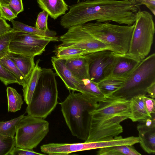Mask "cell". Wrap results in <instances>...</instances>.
I'll return each mask as SVG.
<instances>
[{
	"label": "cell",
	"instance_id": "cell-1",
	"mask_svg": "<svg viewBox=\"0 0 155 155\" xmlns=\"http://www.w3.org/2000/svg\"><path fill=\"white\" fill-rule=\"evenodd\" d=\"M140 7L131 0H85L70 6L60 24L68 29L93 21L132 25Z\"/></svg>",
	"mask_w": 155,
	"mask_h": 155
},
{
	"label": "cell",
	"instance_id": "cell-2",
	"mask_svg": "<svg viewBox=\"0 0 155 155\" xmlns=\"http://www.w3.org/2000/svg\"><path fill=\"white\" fill-rule=\"evenodd\" d=\"M131 116L130 101L113 96H105L91 113L88 135L85 142L111 139L123 131L120 123Z\"/></svg>",
	"mask_w": 155,
	"mask_h": 155
},
{
	"label": "cell",
	"instance_id": "cell-3",
	"mask_svg": "<svg viewBox=\"0 0 155 155\" xmlns=\"http://www.w3.org/2000/svg\"><path fill=\"white\" fill-rule=\"evenodd\" d=\"M70 92L60 103L65 123L71 134L85 141L89 130L91 113L97 107L95 102L81 93Z\"/></svg>",
	"mask_w": 155,
	"mask_h": 155
},
{
	"label": "cell",
	"instance_id": "cell-4",
	"mask_svg": "<svg viewBox=\"0 0 155 155\" xmlns=\"http://www.w3.org/2000/svg\"><path fill=\"white\" fill-rule=\"evenodd\" d=\"M56 74L52 69L42 68L31 100L27 105V115L45 119L58 103Z\"/></svg>",
	"mask_w": 155,
	"mask_h": 155
},
{
	"label": "cell",
	"instance_id": "cell-5",
	"mask_svg": "<svg viewBox=\"0 0 155 155\" xmlns=\"http://www.w3.org/2000/svg\"><path fill=\"white\" fill-rule=\"evenodd\" d=\"M94 38L110 45L114 52H128L135 23L132 25H120L109 22H87L80 25Z\"/></svg>",
	"mask_w": 155,
	"mask_h": 155
},
{
	"label": "cell",
	"instance_id": "cell-6",
	"mask_svg": "<svg viewBox=\"0 0 155 155\" xmlns=\"http://www.w3.org/2000/svg\"><path fill=\"white\" fill-rule=\"evenodd\" d=\"M155 82V54L142 60L124 82L121 87L111 94L130 100L134 97L145 95L147 87Z\"/></svg>",
	"mask_w": 155,
	"mask_h": 155
},
{
	"label": "cell",
	"instance_id": "cell-7",
	"mask_svg": "<svg viewBox=\"0 0 155 155\" xmlns=\"http://www.w3.org/2000/svg\"><path fill=\"white\" fill-rule=\"evenodd\" d=\"M134 23L127 53L142 60L150 51L155 31L154 23L151 14L140 8Z\"/></svg>",
	"mask_w": 155,
	"mask_h": 155
},
{
	"label": "cell",
	"instance_id": "cell-8",
	"mask_svg": "<svg viewBox=\"0 0 155 155\" xmlns=\"http://www.w3.org/2000/svg\"><path fill=\"white\" fill-rule=\"evenodd\" d=\"M49 131V123L45 119L28 115L25 116L17 127L15 147L33 150Z\"/></svg>",
	"mask_w": 155,
	"mask_h": 155
},
{
	"label": "cell",
	"instance_id": "cell-9",
	"mask_svg": "<svg viewBox=\"0 0 155 155\" xmlns=\"http://www.w3.org/2000/svg\"><path fill=\"white\" fill-rule=\"evenodd\" d=\"M59 41L55 37H44L14 30L10 42V52L35 57L41 55L51 41Z\"/></svg>",
	"mask_w": 155,
	"mask_h": 155
},
{
	"label": "cell",
	"instance_id": "cell-10",
	"mask_svg": "<svg viewBox=\"0 0 155 155\" xmlns=\"http://www.w3.org/2000/svg\"><path fill=\"white\" fill-rule=\"evenodd\" d=\"M58 39L62 42L60 44L61 45L84 50L89 53L103 50L114 52L110 45L94 38L80 25L69 28L65 34L58 38Z\"/></svg>",
	"mask_w": 155,
	"mask_h": 155
},
{
	"label": "cell",
	"instance_id": "cell-11",
	"mask_svg": "<svg viewBox=\"0 0 155 155\" xmlns=\"http://www.w3.org/2000/svg\"><path fill=\"white\" fill-rule=\"evenodd\" d=\"M88 67L89 78L98 83L110 76L114 61V52L103 50L84 55Z\"/></svg>",
	"mask_w": 155,
	"mask_h": 155
},
{
	"label": "cell",
	"instance_id": "cell-12",
	"mask_svg": "<svg viewBox=\"0 0 155 155\" xmlns=\"http://www.w3.org/2000/svg\"><path fill=\"white\" fill-rule=\"evenodd\" d=\"M114 64L110 74L107 79L124 81L142 60L128 53L114 52Z\"/></svg>",
	"mask_w": 155,
	"mask_h": 155
},
{
	"label": "cell",
	"instance_id": "cell-13",
	"mask_svg": "<svg viewBox=\"0 0 155 155\" xmlns=\"http://www.w3.org/2000/svg\"><path fill=\"white\" fill-rule=\"evenodd\" d=\"M40 150L45 154L66 155L91 149L89 142H84L74 143H50L42 145Z\"/></svg>",
	"mask_w": 155,
	"mask_h": 155
},
{
	"label": "cell",
	"instance_id": "cell-14",
	"mask_svg": "<svg viewBox=\"0 0 155 155\" xmlns=\"http://www.w3.org/2000/svg\"><path fill=\"white\" fill-rule=\"evenodd\" d=\"M51 61L56 74L61 79L67 89L77 91V86L80 81L75 77L66 66L65 60L58 58L55 56L51 57Z\"/></svg>",
	"mask_w": 155,
	"mask_h": 155
},
{
	"label": "cell",
	"instance_id": "cell-15",
	"mask_svg": "<svg viewBox=\"0 0 155 155\" xmlns=\"http://www.w3.org/2000/svg\"><path fill=\"white\" fill-rule=\"evenodd\" d=\"M140 145L143 149L149 154L155 153V124L150 126L144 123L139 124L137 127Z\"/></svg>",
	"mask_w": 155,
	"mask_h": 155
},
{
	"label": "cell",
	"instance_id": "cell-16",
	"mask_svg": "<svg viewBox=\"0 0 155 155\" xmlns=\"http://www.w3.org/2000/svg\"><path fill=\"white\" fill-rule=\"evenodd\" d=\"M65 64L75 77L79 81L89 79L88 64L84 55L65 60Z\"/></svg>",
	"mask_w": 155,
	"mask_h": 155
},
{
	"label": "cell",
	"instance_id": "cell-17",
	"mask_svg": "<svg viewBox=\"0 0 155 155\" xmlns=\"http://www.w3.org/2000/svg\"><path fill=\"white\" fill-rule=\"evenodd\" d=\"M7 56L15 64L26 81L35 65V57L12 52Z\"/></svg>",
	"mask_w": 155,
	"mask_h": 155
},
{
	"label": "cell",
	"instance_id": "cell-18",
	"mask_svg": "<svg viewBox=\"0 0 155 155\" xmlns=\"http://www.w3.org/2000/svg\"><path fill=\"white\" fill-rule=\"evenodd\" d=\"M77 91L96 103L102 101L105 97L100 90L98 84L89 79L80 81L77 86Z\"/></svg>",
	"mask_w": 155,
	"mask_h": 155
},
{
	"label": "cell",
	"instance_id": "cell-19",
	"mask_svg": "<svg viewBox=\"0 0 155 155\" xmlns=\"http://www.w3.org/2000/svg\"><path fill=\"white\" fill-rule=\"evenodd\" d=\"M40 8L54 19L65 14L68 6L64 0H37Z\"/></svg>",
	"mask_w": 155,
	"mask_h": 155
},
{
	"label": "cell",
	"instance_id": "cell-20",
	"mask_svg": "<svg viewBox=\"0 0 155 155\" xmlns=\"http://www.w3.org/2000/svg\"><path fill=\"white\" fill-rule=\"evenodd\" d=\"M143 96H136L130 100L131 114L130 119L133 122L143 121L152 117L151 115L150 114L146 109Z\"/></svg>",
	"mask_w": 155,
	"mask_h": 155
},
{
	"label": "cell",
	"instance_id": "cell-21",
	"mask_svg": "<svg viewBox=\"0 0 155 155\" xmlns=\"http://www.w3.org/2000/svg\"><path fill=\"white\" fill-rule=\"evenodd\" d=\"M39 60L37 61L34 68L26 80L25 85L23 87L24 100L27 105L31 100L41 74V68L39 65Z\"/></svg>",
	"mask_w": 155,
	"mask_h": 155
},
{
	"label": "cell",
	"instance_id": "cell-22",
	"mask_svg": "<svg viewBox=\"0 0 155 155\" xmlns=\"http://www.w3.org/2000/svg\"><path fill=\"white\" fill-rule=\"evenodd\" d=\"M12 25V29L15 31L33 34L44 37H53L56 36L57 33L54 31H44L24 24L13 19L10 21Z\"/></svg>",
	"mask_w": 155,
	"mask_h": 155
},
{
	"label": "cell",
	"instance_id": "cell-23",
	"mask_svg": "<svg viewBox=\"0 0 155 155\" xmlns=\"http://www.w3.org/2000/svg\"><path fill=\"white\" fill-rule=\"evenodd\" d=\"M53 51L57 57L65 60L78 58L89 54L84 50L60 45L55 47Z\"/></svg>",
	"mask_w": 155,
	"mask_h": 155
},
{
	"label": "cell",
	"instance_id": "cell-24",
	"mask_svg": "<svg viewBox=\"0 0 155 155\" xmlns=\"http://www.w3.org/2000/svg\"><path fill=\"white\" fill-rule=\"evenodd\" d=\"M98 155H141L132 146L118 145L99 149Z\"/></svg>",
	"mask_w": 155,
	"mask_h": 155
},
{
	"label": "cell",
	"instance_id": "cell-25",
	"mask_svg": "<svg viewBox=\"0 0 155 155\" xmlns=\"http://www.w3.org/2000/svg\"><path fill=\"white\" fill-rule=\"evenodd\" d=\"M8 112H15L20 110L24 101L21 95L13 88L6 89Z\"/></svg>",
	"mask_w": 155,
	"mask_h": 155
},
{
	"label": "cell",
	"instance_id": "cell-26",
	"mask_svg": "<svg viewBox=\"0 0 155 155\" xmlns=\"http://www.w3.org/2000/svg\"><path fill=\"white\" fill-rule=\"evenodd\" d=\"M25 116L24 114L5 121H0V134L4 136L14 138L17 126Z\"/></svg>",
	"mask_w": 155,
	"mask_h": 155
},
{
	"label": "cell",
	"instance_id": "cell-27",
	"mask_svg": "<svg viewBox=\"0 0 155 155\" xmlns=\"http://www.w3.org/2000/svg\"><path fill=\"white\" fill-rule=\"evenodd\" d=\"M124 82L119 80L106 79L97 84L101 91L105 96L112 94L119 88Z\"/></svg>",
	"mask_w": 155,
	"mask_h": 155
},
{
	"label": "cell",
	"instance_id": "cell-28",
	"mask_svg": "<svg viewBox=\"0 0 155 155\" xmlns=\"http://www.w3.org/2000/svg\"><path fill=\"white\" fill-rule=\"evenodd\" d=\"M0 61L3 66L16 78L18 84L24 87L25 81L22 74L13 62L7 56L0 59Z\"/></svg>",
	"mask_w": 155,
	"mask_h": 155
},
{
	"label": "cell",
	"instance_id": "cell-29",
	"mask_svg": "<svg viewBox=\"0 0 155 155\" xmlns=\"http://www.w3.org/2000/svg\"><path fill=\"white\" fill-rule=\"evenodd\" d=\"M14 31L12 29L0 35V59L7 56L10 52L9 45Z\"/></svg>",
	"mask_w": 155,
	"mask_h": 155
},
{
	"label": "cell",
	"instance_id": "cell-30",
	"mask_svg": "<svg viewBox=\"0 0 155 155\" xmlns=\"http://www.w3.org/2000/svg\"><path fill=\"white\" fill-rule=\"evenodd\" d=\"M15 146V137H7L0 134V155H8Z\"/></svg>",
	"mask_w": 155,
	"mask_h": 155
},
{
	"label": "cell",
	"instance_id": "cell-31",
	"mask_svg": "<svg viewBox=\"0 0 155 155\" xmlns=\"http://www.w3.org/2000/svg\"><path fill=\"white\" fill-rule=\"evenodd\" d=\"M0 80L5 85L18 82L15 76L8 71L0 61Z\"/></svg>",
	"mask_w": 155,
	"mask_h": 155
},
{
	"label": "cell",
	"instance_id": "cell-32",
	"mask_svg": "<svg viewBox=\"0 0 155 155\" xmlns=\"http://www.w3.org/2000/svg\"><path fill=\"white\" fill-rule=\"evenodd\" d=\"M48 13L45 11L40 12L38 15L35 24V27L44 31L49 30L48 26Z\"/></svg>",
	"mask_w": 155,
	"mask_h": 155
},
{
	"label": "cell",
	"instance_id": "cell-33",
	"mask_svg": "<svg viewBox=\"0 0 155 155\" xmlns=\"http://www.w3.org/2000/svg\"><path fill=\"white\" fill-rule=\"evenodd\" d=\"M0 16L5 20L11 21L17 18L16 15L8 5L0 3Z\"/></svg>",
	"mask_w": 155,
	"mask_h": 155
},
{
	"label": "cell",
	"instance_id": "cell-34",
	"mask_svg": "<svg viewBox=\"0 0 155 155\" xmlns=\"http://www.w3.org/2000/svg\"><path fill=\"white\" fill-rule=\"evenodd\" d=\"M45 154L35 152L33 150L14 147L8 155H43Z\"/></svg>",
	"mask_w": 155,
	"mask_h": 155
},
{
	"label": "cell",
	"instance_id": "cell-35",
	"mask_svg": "<svg viewBox=\"0 0 155 155\" xmlns=\"http://www.w3.org/2000/svg\"><path fill=\"white\" fill-rule=\"evenodd\" d=\"M8 6L17 16L24 10L22 0H10Z\"/></svg>",
	"mask_w": 155,
	"mask_h": 155
},
{
	"label": "cell",
	"instance_id": "cell-36",
	"mask_svg": "<svg viewBox=\"0 0 155 155\" xmlns=\"http://www.w3.org/2000/svg\"><path fill=\"white\" fill-rule=\"evenodd\" d=\"M145 106L146 110L150 115L155 113V101L154 99L143 96Z\"/></svg>",
	"mask_w": 155,
	"mask_h": 155
},
{
	"label": "cell",
	"instance_id": "cell-37",
	"mask_svg": "<svg viewBox=\"0 0 155 155\" xmlns=\"http://www.w3.org/2000/svg\"><path fill=\"white\" fill-rule=\"evenodd\" d=\"M12 29L6 20L0 16V35Z\"/></svg>",
	"mask_w": 155,
	"mask_h": 155
},
{
	"label": "cell",
	"instance_id": "cell-38",
	"mask_svg": "<svg viewBox=\"0 0 155 155\" xmlns=\"http://www.w3.org/2000/svg\"><path fill=\"white\" fill-rule=\"evenodd\" d=\"M146 92L151 98L154 99L155 98V82L152 83L147 87Z\"/></svg>",
	"mask_w": 155,
	"mask_h": 155
},
{
	"label": "cell",
	"instance_id": "cell-39",
	"mask_svg": "<svg viewBox=\"0 0 155 155\" xmlns=\"http://www.w3.org/2000/svg\"><path fill=\"white\" fill-rule=\"evenodd\" d=\"M9 1L10 0H0V3L8 5L9 3Z\"/></svg>",
	"mask_w": 155,
	"mask_h": 155
},
{
	"label": "cell",
	"instance_id": "cell-40",
	"mask_svg": "<svg viewBox=\"0 0 155 155\" xmlns=\"http://www.w3.org/2000/svg\"></svg>",
	"mask_w": 155,
	"mask_h": 155
}]
</instances>
